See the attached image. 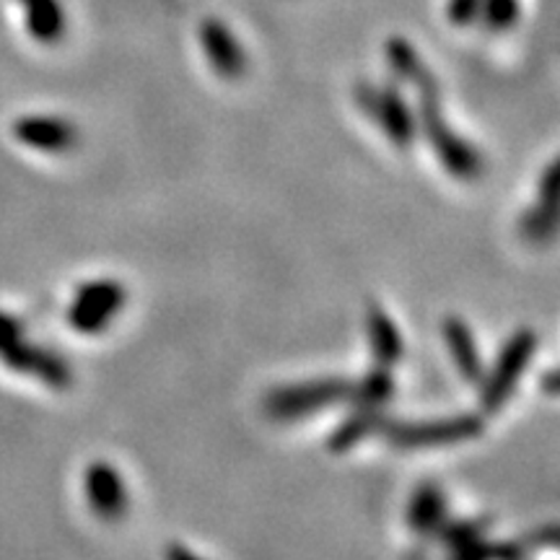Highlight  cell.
<instances>
[{"mask_svg": "<svg viewBox=\"0 0 560 560\" xmlns=\"http://www.w3.org/2000/svg\"><path fill=\"white\" fill-rule=\"evenodd\" d=\"M164 558L166 560H202L198 552H192L190 548H185V545H179V542L170 545V548H166V552H164Z\"/></svg>", "mask_w": 560, "mask_h": 560, "instance_id": "obj_22", "label": "cell"}, {"mask_svg": "<svg viewBox=\"0 0 560 560\" xmlns=\"http://www.w3.org/2000/svg\"><path fill=\"white\" fill-rule=\"evenodd\" d=\"M355 100H359L361 109L366 112L371 120L380 122L384 136H387L397 149H408L412 140H416V115H412V109L408 107V102H405V96L397 91V86L374 89L361 83V86L355 89Z\"/></svg>", "mask_w": 560, "mask_h": 560, "instance_id": "obj_7", "label": "cell"}, {"mask_svg": "<svg viewBox=\"0 0 560 560\" xmlns=\"http://www.w3.org/2000/svg\"><path fill=\"white\" fill-rule=\"evenodd\" d=\"M26 11V30L42 45H52L66 32V11L58 0H19Z\"/></svg>", "mask_w": 560, "mask_h": 560, "instance_id": "obj_16", "label": "cell"}, {"mask_svg": "<svg viewBox=\"0 0 560 560\" xmlns=\"http://www.w3.org/2000/svg\"><path fill=\"white\" fill-rule=\"evenodd\" d=\"M412 86H418V128L429 138L431 149L441 159L444 170L457 179H478L482 174L480 151L446 125L444 115H441L439 86L433 75L425 70Z\"/></svg>", "mask_w": 560, "mask_h": 560, "instance_id": "obj_1", "label": "cell"}, {"mask_svg": "<svg viewBox=\"0 0 560 560\" xmlns=\"http://www.w3.org/2000/svg\"><path fill=\"white\" fill-rule=\"evenodd\" d=\"M441 332H444V342L446 348H450V355L454 366H457L462 374V380L478 384L482 380V374H486V369H482L480 350L478 342H475L470 325L462 317H457V314H450V317L444 319V325H441Z\"/></svg>", "mask_w": 560, "mask_h": 560, "instance_id": "obj_13", "label": "cell"}, {"mask_svg": "<svg viewBox=\"0 0 560 560\" xmlns=\"http://www.w3.org/2000/svg\"><path fill=\"white\" fill-rule=\"evenodd\" d=\"M488 516H472V520H457V522H444L436 535L441 537V542L446 545L452 552L465 548V545H472L486 537V532L490 529Z\"/></svg>", "mask_w": 560, "mask_h": 560, "instance_id": "obj_18", "label": "cell"}, {"mask_svg": "<svg viewBox=\"0 0 560 560\" xmlns=\"http://www.w3.org/2000/svg\"><path fill=\"white\" fill-rule=\"evenodd\" d=\"M13 136L34 151L68 153L79 143V130L73 122L55 115H26L13 122Z\"/></svg>", "mask_w": 560, "mask_h": 560, "instance_id": "obj_8", "label": "cell"}, {"mask_svg": "<svg viewBox=\"0 0 560 560\" xmlns=\"http://www.w3.org/2000/svg\"><path fill=\"white\" fill-rule=\"evenodd\" d=\"M384 420V410H366V408H353V416H348L342 423L330 433L327 439V450L335 454H342L353 446H359L363 439L371 436V433H380Z\"/></svg>", "mask_w": 560, "mask_h": 560, "instance_id": "obj_15", "label": "cell"}, {"mask_svg": "<svg viewBox=\"0 0 560 560\" xmlns=\"http://www.w3.org/2000/svg\"><path fill=\"white\" fill-rule=\"evenodd\" d=\"M128 301V291L122 283L112 278L89 280L75 289V296L70 301L68 322L75 332L81 335H100L107 330L109 322L117 317Z\"/></svg>", "mask_w": 560, "mask_h": 560, "instance_id": "obj_6", "label": "cell"}, {"mask_svg": "<svg viewBox=\"0 0 560 560\" xmlns=\"http://www.w3.org/2000/svg\"><path fill=\"white\" fill-rule=\"evenodd\" d=\"M446 511H450V503H446V493L441 490L436 482H420L412 493L408 503V527L420 537L436 535L441 524L446 522Z\"/></svg>", "mask_w": 560, "mask_h": 560, "instance_id": "obj_14", "label": "cell"}, {"mask_svg": "<svg viewBox=\"0 0 560 560\" xmlns=\"http://www.w3.org/2000/svg\"><path fill=\"white\" fill-rule=\"evenodd\" d=\"M482 0H450V19L452 24L467 26L480 16Z\"/></svg>", "mask_w": 560, "mask_h": 560, "instance_id": "obj_21", "label": "cell"}, {"mask_svg": "<svg viewBox=\"0 0 560 560\" xmlns=\"http://www.w3.org/2000/svg\"><path fill=\"white\" fill-rule=\"evenodd\" d=\"M387 60H389L392 70H395V73L400 75V79L410 81V83H416L420 75H423L425 70H429V68L423 66V60H420V55L416 52V47H412L410 42L402 39V37H392L387 42Z\"/></svg>", "mask_w": 560, "mask_h": 560, "instance_id": "obj_19", "label": "cell"}, {"mask_svg": "<svg viewBox=\"0 0 560 560\" xmlns=\"http://www.w3.org/2000/svg\"><path fill=\"white\" fill-rule=\"evenodd\" d=\"M200 45L206 50L210 66L223 79H240L247 68V58L236 42L234 32L219 19H206L200 24Z\"/></svg>", "mask_w": 560, "mask_h": 560, "instance_id": "obj_10", "label": "cell"}, {"mask_svg": "<svg viewBox=\"0 0 560 560\" xmlns=\"http://www.w3.org/2000/svg\"><path fill=\"white\" fill-rule=\"evenodd\" d=\"M350 395V380L342 376H325V380H312V382H296V384H283V387L270 389L265 395L262 408L272 420H301L310 418L312 412H319L330 405L348 402Z\"/></svg>", "mask_w": 560, "mask_h": 560, "instance_id": "obj_3", "label": "cell"}, {"mask_svg": "<svg viewBox=\"0 0 560 560\" xmlns=\"http://www.w3.org/2000/svg\"><path fill=\"white\" fill-rule=\"evenodd\" d=\"M558 374H556V371H550V374H548V392H550V395H556V392H558Z\"/></svg>", "mask_w": 560, "mask_h": 560, "instance_id": "obj_23", "label": "cell"}, {"mask_svg": "<svg viewBox=\"0 0 560 560\" xmlns=\"http://www.w3.org/2000/svg\"><path fill=\"white\" fill-rule=\"evenodd\" d=\"M558 159L550 161L548 170H545L542 179H540V190H537V200L535 206L529 208V213L524 215L522 221V231L529 242L542 244L548 242L552 234H556L558 226Z\"/></svg>", "mask_w": 560, "mask_h": 560, "instance_id": "obj_11", "label": "cell"}, {"mask_svg": "<svg viewBox=\"0 0 560 560\" xmlns=\"http://www.w3.org/2000/svg\"><path fill=\"white\" fill-rule=\"evenodd\" d=\"M482 16L493 32H503L520 16V0H482Z\"/></svg>", "mask_w": 560, "mask_h": 560, "instance_id": "obj_20", "label": "cell"}, {"mask_svg": "<svg viewBox=\"0 0 560 560\" xmlns=\"http://www.w3.org/2000/svg\"><path fill=\"white\" fill-rule=\"evenodd\" d=\"M537 350V335L527 330H516L511 338L503 342L501 353L495 355L493 366H490L488 374H482V410L495 412L501 410L511 395H514L516 384L527 371L532 355Z\"/></svg>", "mask_w": 560, "mask_h": 560, "instance_id": "obj_5", "label": "cell"}, {"mask_svg": "<svg viewBox=\"0 0 560 560\" xmlns=\"http://www.w3.org/2000/svg\"><path fill=\"white\" fill-rule=\"evenodd\" d=\"M392 395H395V380H392L389 369L374 366L359 382H350L348 402L353 408L382 410L392 400Z\"/></svg>", "mask_w": 560, "mask_h": 560, "instance_id": "obj_17", "label": "cell"}, {"mask_svg": "<svg viewBox=\"0 0 560 560\" xmlns=\"http://www.w3.org/2000/svg\"><path fill=\"white\" fill-rule=\"evenodd\" d=\"M482 418L478 412H459L452 418L439 420H416V423H397L384 420L382 436L397 450H433V446L462 444L480 436Z\"/></svg>", "mask_w": 560, "mask_h": 560, "instance_id": "obj_4", "label": "cell"}, {"mask_svg": "<svg viewBox=\"0 0 560 560\" xmlns=\"http://www.w3.org/2000/svg\"><path fill=\"white\" fill-rule=\"evenodd\" d=\"M0 361L19 374L37 376L39 382L55 389H68L73 382L68 361L55 355L52 350L26 342L19 322L3 312H0Z\"/></svg>", "mask_w": 560, "mask_h": 560, "instance_id": "obj_2", "label": "cell"}, {"mask_svg": "<svg viewBox=\"0 0 560 560\" xmlns=\"http://www.w3.org/2000/svg\"><path fill=\"white\" fill-rule=\"evenodd\" d=\"M89 506L102 522H117L128 511V488L109 462H91L86 470Z\"/></svg>", "mask_w": 560, "mask_h": 560, "instance_id": "obj_9", "label": "cell"}, {"mask_svg": "<svg viewBox=\"0 0 560 560\" xmlns=\"http://www.w3.org/2000/svg\"><path fill=\"white\" fill-rule=\"evenodd\" d=\"M366 338L376 366L395 369L402 361L405 340L400 327L380 304H371L366 312Z\"/></svg>", "mask_w": 560, "mask_h": 560, "instance_id": "obj_12", "label": "cell"}]
</instances>
